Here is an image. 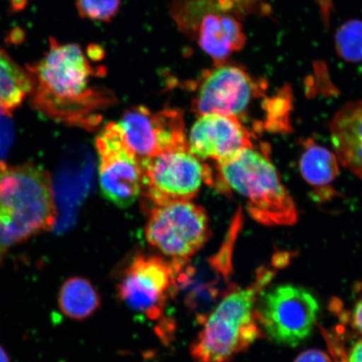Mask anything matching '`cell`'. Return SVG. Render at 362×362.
<instances>
[{"label":"cell","mask_w":362,"mask_h":362,"mask_svg":"<svg viewBox=\"0 0 362 362\" xmlns=\"http://www.w3.org/2000/svg\"><path fill=\"white\" fill-rule=\"evenodd\" d=\"M26 69L33 81L34 107L54 121L90 129L100 123V112L115 101L107 90L92 85L101 72L95 71L78 44L51 37L42 60Z\"/></svg>","instance_id":"1"},{"label":"cell","mask_w":362,"mask_h":362,"mask_svg":"<svg viewBox=\"0 0 362 362\" xmlns=\"http://www.w3.org/2000/svg\"><path fill=\"white\" fill-rule=\"evenodd\" d=\"M57 218L48 172L33 163L0 160V266L12 247L48 232Z\"/></svg>","instance_id":"2"},{"label":"cell","mask_w":362,"mask_h":362,"mask_svg":"<svg viewBox=\"0 0 362 362\" xmlns=\"http://www.w3.org/2000/svg\"><path fill=\"white\" fill-rule=\"evenodd\" d=\"M214 187L223 194L233 189L245 199L248 214L262 225L291 226L298 220L296 203L262 144L217 163Z\"/></svg>","instance_id":"3"},{"label":"cell","mask_w":362,"mask_h":362,"mask_svg":"<svg viewBox=\"0 0 362 362\" xmlns=\"http://www.w3.org/2000/svg\"><path fill=\"white\" fill-rule=\"evenodd\" d=\"M275 271L262 267L245 288H235L202 319V329L192 344L196 362H230L262 336L256 308Z\"/></svg>","instance_id":"4"},{"label":"cell","mask_w":362,"mask_h":362,"mask_svg":"<svg viewBox=\"0 0 362 362\" xmlns=\"http://www.w3.org/2000/svg\"><path fill=\"white\" fill-rule=\"evenodd\" d=\"M140 164L141 194L153 206L192 201L204 184L214 187V172L189 146L143 158Z\"/></svg>","instance_id":"5"},{"label":"cell","mask_w":362,"mask_h":362,"mask_svg":"<svg viewBox=\"0 0 362 362\" xmlns=\"http://www.w3.org/2000/svg\"><path fill=\"white\" fill-rule=\"evenodd\" d=\"M144 233L151 246L179 264L200 251L211 237L206 211L192 201L153 206Z\"/></svg>","instance_id":"6"},{"label":"cell","mask_w":362,"mask_h":362,"mask_svg":"<svg viewBox=\"0 0 362 362\" xmlns=\"http://www.w3.org/2000/svg\"><path fill=\"white\" fill-rule=\"evenodd\" d=\"M268 89V81L253 78L243 67L226 62L203 71L192 110L198 116L217 113L242 121L252 103L265 97Z\"/></svg>","instance_id":"7"},{"label":"cell","mask_w":362,"mask_h":362,"mask_svg":"<svg viewBox=\"0 0 362 362\" xmlns=\"http://www.w3.org/2000/svg\"><path fill=\"white\" fill-rule=\"evenodd\" d=\"M262 296L257 320L271 341L296 346L310 336L320 310L313 293L297 285L284 284Z\"/></svg>","instance_id":"8"},{"label":"cell","mask_w":362,"mask_h":362,"mask_svg":"<svg viewBox=\"0 0 362 362\" xmlns=\"http://www.w3.org/2000/svg\"><path fill=\"white\" fill-rule=\"evenodd\" d=\"M103 197L120 208L132 206L142 192L140 160L119 124H107L95 141Z\"/></svg>","instance_id":"9"},{"label":"cell","mask_w":362,"mask_h":362,"mask_svg":"<svg viewBox=\"0 0 362 362\" xmlns=\"http://www.w3.org/2000/svg\"><path fill=\"white\" fill-rule=\"evenodd\" d=\"M179 274L173 262L164 257L135 255L121 275L117 292L130 309L157 320L164 312Z\"/></svg>","instance_id":"10"},{"label":"cell","mask_w":362,"mask_h":362,"mask_svg":"<svg viewBox=\"0 0 362 362\" xmlns=\"http://www.w3.org/2000/svg\"><path fill=\"white\" fill-rule=\"evenodd\" d=\"M119 124L139 160L188 146L183 113L175 108L153 112L134 107L124 113Z\"/></svg>","instance_id":"11"},{"label":"cell","mask_w":362,"mask_h":362,"mask_svg":"<svg viewBox=\"0 0 362 362\" xmlns=\"http://www.w3.org/2000/svg\"><path fill=\"white\" fill-rule=\"evenodd\" d=\"M250 131L237 117L209 113L199 116L189 131V151L201 160L220 163L253 146Z\"/></svg>","instance_id":"12"},{"label":"cell","mask_w":362,"mask_h":362,"mask_svg":"<svg viewBox=\"0 0 362 362\" xmlns=\"http://www.w3.org/2000/svg\"><path fill=\"white\" fill-rule=\"evenodd\" d=\"M197 42L202 51L214 62L223 64L246 44L243 26L233 13L220 11L204 13L187 36Z\"/></svg>","instance_id":"13"},{"label":"cell","mask_w":362,"mask_h":362,"mask_svg":"<svg viewBox=\"0 0 362 362\" xmlns=\"http://www.w3.org/2000/svg\"><path fill=\"white\" fill-rule=\"evenodd\" d=\"M329 131L339 161L362 180V101L339 108Z\"/></svg>","instance_id":"14"},{"label":"cell","mask_w":362,"mask_h":362,"mask_svg":"<svg viewBox=\"0 0 362 362\" xmlns=\"http://www.w3.org/2000/svg\"><path fill=\"white\" fill-rule=\"evenodd\" d=\"M338 161L337 155L315 140L308 139L303 142L298 167L318 200H329L336 194L332 183L339 175Z\"/></svg>","instance_id":"15"},{"label":"cell","mask_w":362,"mask_h":362,"mask_svg":"<svg viewBox=\"0 0 362 362\" xmlns=\"http://www.w3.org/2000/svg\"><path fill=\"white\" fill-rule=\"evenodd\" d=\"M33 88L30 72L0 48V110L11 117Z\"/></svg>","instance_id":"16"},{"label":"cell","mask_w":362,"mask_h":362,"mask_svg":"<svg viewBox=\"0 0 362 362\" xmlns=\"http://www.w3.org/2000/svg\"><path fill=\"white\" fill-rule=\"evenodd\" d=\"M62 313L76 320L94 315L101 305L100 294L87 279L74 277L62 284L58 298Z\"/></svg>","instance_id":"17"},{"label":"cell","mask_w":362,"mask_h":362,"mask_svg":"<svg viewBox=\"0 0 362 362\" xmlns=\"http://www.w3.org/2000/svg\"><path fill=\"white\" fill-rule=\"evenodd\" d=\"M338 55L348 62H362V21L353 20L343 24L336 34Z\"/></svg>","instance_id":"18"},{"label":"cell","mask_w":362,"mask_h":362,"mask_svg":"<svg viewBox=\"0 0 362 362\" xmlns=\"http://www.w3.org/2000/svg\"><path fill=\"white\" fill-rule=\"evenodd\" d=\"M122 0H76L75 4L81 19L108 23L119 11Z\"/></svg>","instance_id":"19"},{"label":"cell","mask_w":362,"mask_h":362,"mask_svg":"<svg viewBox=\"0 0 362 362\" xmlns=\"http://www.w3.org/2000/svg\"><path fill=\"white\" fill-rule=\"evenodd\" d=\"M321 332L327 341L330 355H332L330 356L332 357L334 362H348L347 351L345 342H344V333L339 330L332 332L322 328H321Z\"/></svg>","instance_id":"20"},{"label":"cell","mask_w":362,"mask_h":362,"mask_svg":"<svg viewBox=\"0 0 362 362\" xmlns=\"http://www.w3.org/2000/svg\"><path fill=\"white\" fill-rule=\"evenodd\" d=\"M10 117L0 110V157L6 155L13 144V125Z\"/></svg>","instance_id":"21"},{"label":"cell","mask_w":362,"mask_h":362,"mask_svg":"<svg viewBox=\"0 0 362 362\" xmlns=\"http://www.w3.org/2000/svg\"><path fill=\"white\" fill-rule=\"evenodd\" d=\"M334 309L339 311L338 315L341 317L343 322H349L351 328L362 336V296L357 300L349 315L341 310V306L337 304Z\"/></svg>","instance_id":"22"},{"label":"cell","mask_w":362,"mask_h":362,"mask_svg":"<svg viewBox=\"0 0 362 362\" xmlns=\"http://www.w3.org/2000/svg\"><path fill=\"white\" fill-rule=\"evenodd\" d=\"M294 362H334L332 357L319 350L305 351Z\"/></svg>","instance_id":"23"},{"label":"cell","mask_w":362,"mask_h":362,"mask_svg":"<svg viewBox=\"0 0 362 362\" xmlns=\"http://www.w3.org/2000/svg\"><path fill=\"white\" fill-rule=\"evenodd\" d=\"M348 362H362V338L352 346L347 352Z\"/></svg>","instance_id":"24"},{"label":"cell","mask_w":362,"mask_h":362,"mask_svg":"<svg viewBox=\"0 0 362 362\" xmlns=\"http://www.w3.org/2000/svg\"><path fill=\"white\" fill-rule=\"evenodd\" d=\"M0 362H11L6 352L4 351L1 346H0Z\"/></svg>","instance_id":"25"},{"label":"cell","mask_w":362,"mask_h":362,"mask_svg":"<svg viewBox=\"0 0 362 362\" xmlns=\"http://www.w3.org/2000/svg\"><path fill=\"white\" fill-rule=\"evenodd\" d=\"M232 1L235 4V6L238 8L244 3V1H246V0H232Z\"/></svg>","instance_id":"26"}]
</instances>
